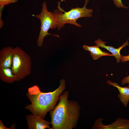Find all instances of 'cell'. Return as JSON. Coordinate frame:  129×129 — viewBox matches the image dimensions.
I'll return each mask as SVG.
<instances>
[{
  "mask_svg": "<svg viewBox=\"0 0 129 129\" xmlns=\"http://www.w3.org/2000/svg\"><path fill=\"white\" fill-rule=\"evenodd\" d=\"M35 16L40 19L41 24L40 30L37 41L38 47L43 46L44 38L48 35L59 38V35H52L48 32L50 29H54L57 27V22L53 12L48 11L46 2H44L43 3L40 13Z\"/></svg>",
  "mask_w": 129,
  "mask_h": 129,
  "instance_id": "obj_5",
  "label": "cell"
},
{
  "mask_svg": "<svg viewBox=\"0 0 129 129\" xmlns=\"http://www.w3.org/2000/svg\"><path fill=\"white\" fill-rule=\"evenodd\" d=\"M89 0H85V3L82 8L77 7L72 8L68 11L66 12L60 7V2H58V10L54 11L53 14L56 18L57 22V28L59 30L64 26L65 24H69L79 27L82 26L76 22L77 20L81 17H91L93 10L87 9L86 6Z\"/></svg>",
  "mask_w": 129,
  "mask_h": 129,
  "instance_id": "obj_3",
  "label": "cell"
},
{
  "mask_svg": "<svg viewBox=\"0 0 129 129\" xmlns=\"http://www.w3.org/2000/svg\"><path fill=\"white\" fill-rule=\"evenodd\" d=\"M102 118L97 119L92 128L95 129H129V119L118 118L112 124L106 125L102 123Z\"/></svg>",
  "mask_w": 129,
  "mask_h": 129,
  "instance_id": "obj_6",
  "label": "cell"
},
{
  "mask_svg": "<svg viewBox=\"0 0 129 129\" xmlns=\"http://www.w3.org/2000/svg\"><path fill=\"white\" fill-rule=\"evenodd\" d=\"M113 1L114 4L118 8L122 7L125 8H129L124 5L122 2L121 0H113Z\"/></svg>",
  "mask_w": 129,
  "mask_h": 129,
  "instance_id": "obj_14",
  "label": "cell"
},
{
  "mask_svg": "<svg viewBox=\"0 0 129 129\" xmlns=\"http://www.w3.org/2000/svg\"><path fill=\"white\" fill-rule=\"evenodd\" d=\"M65 88V81L63 79L60 81L59 87L52 92H42L37 85L29 88L26 95L31 103L27 105L25 109L44 118L48 112L54 108Z\"/></svg>",
  "mask_w": 129,
  "mask_h": 129,
  "instance_id": "obj_2",
  "label": "cell"
},
{
  "mask_svg": "<svg viewBox=\"0 0 129 129\" xmlns=\"http://www.w3.org/2000/svg\"><path fill=\"white\" fill-rule=\"evenodd\" d=\"M121 61L122 62L129 61V54L127 56H122Z\"/></svg>",
  "mask_w": 129,
  "mask_h": 129,
  "instance_id": "obj_16",
  "label": "cell"
},
{
  "mask_svg": "<svg viewBox=\"0 0 129 129\" xmlns=\"http://www.w3.org/2000/svg\"><path fill=\"white\" fill-rule=\"evenodd\" d=\"M66 91L59 97V101L50 111L51 129H72L76 126L80 115V107L76 101L69 100Z\"/></svg>",
  "mask_w": 129,
  "mask_h": 129,
  "instance_id": "obj_1",
  "label": "cell"
},
{
  "mask_svg": "<svg viewBox=\"0 0 129 129\" xmlns=\"http://www.w3.org/2000/svg\"><path fill=\"white\" fill-rule=\"evenodd\" d=\"M14 128L12 127L7 128L5 127L2 122L0 120V129H13Z\"/></svg>",
  "mask_w": 129,
  "mask_h": 129,
  "instance_id": "obj_17",
  "label": "cell"
},
{
  "mask_svg": "<svg viewBox=\"0 0 129 129\" xmlns=\"http://www.w3.org/2000/svg\"><path fill=\"white\" fill-rule=\"evenodd\" d=\"M11 69L13 75L19 81L29 75L32 69V61L30 56L21 48H14Z\"/></svg>",
  "mask_w": 129,
  "mask_h": 129,
  "instance_id": "obj_4",
  "label": "cell"
},
{
  "mask_svg": "<svg viewBox=\"0 0 129 129\" xmlns=\"http://www.w3.org/2000/svg\"><path fill=\"white\" fill-rule=\"evenodd\" d=\"M129 38L127 41L118 48H116L112 46H106L105 44L107 43L102 41L101 39H99L96 40L94 43L97 45L106 49L111 52L113 56H114L116 59V62L119 63L121 60L122 55L120 54L121 50L124 47L129 44L128 42Z\"/></svg>",
  "mask_w": 129,
  "mask_h": 129,
  "instance_id": "obj_9",
  "label": "cell"
},
{
  "mask_svg": "<svg viewBox=\"0 0 129 129\" xmlns=\"http://www.w3.org/2000/svg\"><path fill=\"white\" fill-rule=\"evenodd\" d=\"M99 47L97 45L91 46L86 45H84L83 46L84 50L90 52V55L94 60L98 59L103 56H113L112 54L102 51Z\"/></svg>",
  "mask_w": 129,
  "mask_h": 129,
  "instance_id": "obj_12",
  "label": "cell"
},
{
  "mask_svg": "<svg viewBox=\"0 0 129 129\" xmlns=\"http://www.w3.org/2000/svg\"><path fill=\"white\" fill-rule=\"evenodd\" d=\"M14 48L5 47L0 51V67L11 68L14 53Z\"/></svg>",
  "mask_w": 129,
  "mask_h": 129,
  "instance_id": "obj_8",
  "label": "cell"
},
{
  "mask_svg": "<svg viewBox=\"0 0 129 129\" xmlns=\"http://www.w3.org/2000/svg\"><path fill=\"white\" fill-rule=\"evenodd\" d=\"M0 79L2 81L9 84L17 81L16 76L9 68L0 67Z\"/></svg>",
  "mask_w": 129,
  "mask_h": 129,
  "instance_id": "obj_11",
  "label": "cell"
},
{
  "mask_svg": "<svg viewBox=\"0 0 129 129\" xmlns=\"http://www.w3.org/2000/svg\"><path fill=\"white\" fill-rule=\"evenodd\" d=\"M107 82L109 85L118 88L119 93L118 97L124 106L126 107L129 102V87H122L118 83L112 82L110 80L108 81Z\"/></svg>",
  "mask_w": 129,
  "mask_h": 129,
  "instance_id": "obj_10",
  "label": "cell"
},
{
  "mask_svg": "<svg viewBox=\"0 0 129 129\" xmlns=\"http://www.w3.org/2000/svg\"><path fill=\"white\" fill-rule=\"evenodd\" d=\"M29 129H44L49 128L50 122L43 118L34 114H30L26 116Z\"/></svg>",
  "mask_w": 129,
  "mask_h": 129,
  "instance_id": "obj_7",
  "label": "cell"
},
{
  "mask_svg": "<svg viewBox=\"0 0 129 129\" xmlns=\"http://www.w3.org/2000/svg\"><path fill=\"white\" fill-rule=\"evenodd\" d=\"M18 0H0V13H2L5 6L17 1Z\"/></svg>",
  "mask_w": 129,
  "mask_h": 129,
  "instance_id": "obj_13",
  "label": "cell"
},
{
  "mask_svg": "<svg viewBox=\"0 0 129 129\" xmlns=\"http://www.w3.org/2000/svg\"><path fill=\"white\" fill-rule=\"evenodd\" d=\"M127 83L129 85L128 87H129V75L123 78L121 80V84L122 85H124Z\"/></svg>",
  "mask_w": 129,
  "mask_h": 129,
  "instance_id": "obj_15",
  "label": "cell"
}]
</instances>
